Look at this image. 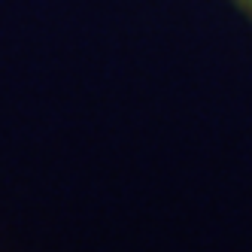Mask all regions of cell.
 I'll use <instances>...</instances> for the list:
<instances>
[{
    "label": "cell",
    "instance_id": "obj_1",
    "mask_svg": "<svg viewBox=\"0 0 252 252\" xmlns=\"http://www.w3.org/2000/svg\"><path fill=\"white\" fill-rule=\"evenodd\" d=\"M240 3H246V6H249V9H252V0H240Z\"/></svg>",
    "mask_w": 252,
    "mask_h": 252
}]
</instances>
